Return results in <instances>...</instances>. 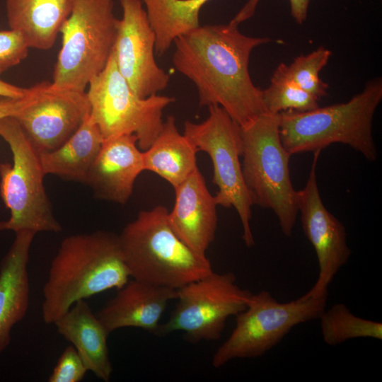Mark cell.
<instances>
[{
    "label": "cell",
    "mask_w": 382,
    "mask_h": 382,
    "mask_svg": "<svg viewBox=\"0 0 382 382\" xmlns=\"http://www.w3.org/2000/svg\"><path fill=\"white\" fill-rule=\"evenodd\" d=\"M177 291L176 306L156 335L182 331L185 339L193 343L218 340L227 319L245 310L252 295L236 284L231 272L213 271Z\"/></svg>",
    "instance_id": "cell-11"
},
{
    "label": "cell",
    "mask_w": 382,
    "mask_h": 382,
    "mask_svg": "<svg viewBox=\"0 0 382 382\" xmlns=\"http://www.w3.org/2000/svg\"><path fill=\"white\" fill-rule=\"evenodd\" d=\"M267 112L279 114L293 110L306 112L319 107L320 98L299 87L277 67L270 86L262 90Z\"/></svg>",
    "instance_id": "cell-25"
},
{
    "label": "cell",
    "mask_w": 382,
    "mask_h": 382,
    "mask_svg": "<svg viewBox=\"0 0 382 382\" xmlns=\"http://www.w3.org/2000/svg\"><path fill=\"white\" fill-rule=\"evenodd\" d=\"M241 168L253 204L275 214L290 236L299 212V192L292 185L289 158L279 135V113L265 112L241 126Z\"/></svg>",
    "instance_id": "cell-5"
},
{
    "label": "cell",
    "mask_w": 382,
    "mask_h": 382,
    "mask_svg": "<svg viewBox=\"0 0 382 382\" xmlns=\"http://www.w3.org/2000/svg\"><path fill=\"white\" fill-rule=\"evenodd\" d=\"M177 296V289L133 279L117 289L96 316L109 334L137 328L156 335L168 303Z\"/></svg>",
    "instance_id": "cell-16"
},
{
    "label": "cell",
    "mask_w": 382,
    "mask_h": 382,
    "mask_svg": "<svg viewBox=\"0 0 382 382\" xmlns=\"http://www.w3.org/2000/svg\"><path fill=\"white\" fill-rule=\"evenodd\" d=\"M320 152H313L308 180L298 191L303 233L315 250L319 266L317 280L307 292L315 297L328 296L330 284L352 253L344 225L326 209L319 192L316 166Z\"/></svg>",
    "instance_id": "cell-14"
},
{
    "label": "cell",
    "mask_w": 382,
    "mask_h": 382,
    "mask_svg": "<svg viewBox=\"0 0 382 382\" xmlns=\"http://www.w3.org/2000/svg\"><path fill=\"white\" fill-rule=\"evenodd\" d=\"M34 100L14 117L40 153L53 151L66 141L90 113L86 91L36 83Z\"/></svg>",
    "instance_id": "cell-13"
},
{
    "label": "cell",
    "mask_w": 382,
    "mask_h": 382,
    "mask_svg": "<svg viewBox=\"0 0 382 382\" xmlns=\"http://www.w3.org/2000/svg\"><path fill=\"white\" fill-rule=\"evenodd\" d=\"M28 92L29 88L20 87L0 79V97L19 98L26 96Z\"/></svg>",
    "instance_id": "cell-31"
},
{
    "label": "cell",
    "mask_w": 382,
    "mask_h": 382,
    "mask_svg": "<svg viewBox=\"0 0 382 382\" xmlns=\"http://www.w3.org/2000/svg\"><path fill=\"white\" fill-rule=\"evenodd\" d=\"M311 0H289L291 15L299 23L302 24L307 18L308 5ZM260 0H248L231 20L240 24L255 14Z\"/></svg>",
    "instance_id": "cell-29"
},
{
    "label": "cell",
    "mask_w": 382,
    "mask_h": 382,
    "mask_svg": "<svg viewBox=\"0 0 382 382\" xmlns=\"http://www.w3.org/2000/svg\"><path fill=\"white\" fill-rule=\"evenodd\" d=\"M54 325L75 347L88 370L99 379L109 381L112 373L107 344L109 333L88 302L76 301Z\"/></svg>",
    "instance_id": "cell-19"
},
{
    "label": "cell",
    "mask_w": 382,
    "mask_h": 382,
    "mask_svg": "<svg viewBox=\"0 0 382 382\" xmlns=\"http://www.w3.org/2000/svg\"><path fill=\"white\" fill-rule=\"evenodd\" d=\"M209 116L200 122L185 121L183 134L198 151L207 153L213 166V183L218 187L214 197L217 205L233 207L243 227L247 247L255 245L250 228L253 205L245 186L241 168V126L219 105H209Z\"/></svg>",
    "instance_id": "cell-10"
},
{
    "label": "cell",
    "mask_w": 382,
    "mask_h": 382,
    "mask_svg": "<svg viewBox=\"0 0 382 382\" xmlns=\"http://www.w3.org/2000/svg\"><path fill=\"white\" fill-rule=\"evenodd\" d=\"M117 22L113 0H74L72 10L60 30L62 47L52 83L85 91L109 59Z\"/></svg>",
    "instance_id": "cell-7"
},
{
    "label": "cell",
    "mask_w": 382,
    "mask_h": 382,
    "mask_svg": "<svg viewBox=\"0 0 382 382\" xmlns=\"http://www.w3.org/2000/svg\"><path fill=\"white\" fill-rule=\"evenodd\" d=\"M142 151L144 170L159 175L173 188L197 168L198 150L178 132L173 115L166 117L154 142Z\"/></svg>",
    "instance_id": "cell-21"
},
{
    "label": "cell",
    "mask_w": 382,
    "mask_h": 382,
    "mask_svg": "<svg viewBox=\"0 0 382 382\" xmlns=\"http://www.w3.org/2000/svg\"><path fill=\"white\" fill-rule=\"evenodd\" d=\"M168 214L160 205L141 211L117 239L130 277L178 289L213 270L206 255L195 253L175 234Z\"/></svg>",
    "instance_id": "cell-4"
},
{
    "label": "cell",
    "mask_w": 382,
    "mask_h": 382,
    "mask_svg": "<svg viewBox=\"0 0 382 382\" xmlns=\"http://www.w3.org/2000/svg\"><path fill=\"white\" fill-rule=\"evenodd\" d=\"M174 190L175 203L168 214L169 224L188 247L205 256L217 227L214 197L198 167Z\"/></svg>",
    "instance_id": "cell-15"
},
{
    "label": "cell",
    "mask_w": 382,
    "mask_h": 382,
    "mask_svg": "<svg viewBox=\"0 0 382 382\" xmlns=\"http://www.w3.org/2000/svg\"><path fill=\"white\" fill-rule=\"evenodd\" d=\"M37 94L36 84L29 88L26 96L19 98L0 97V120L8 117H14L23 108L32 102Z\"/></svg>",
    "instance_id": "cell-30"
},
{
    "label": "cell",
    "mask_w": 382,
    "mask_h": 382,
    "mask_svg": "<svg viewBox=\"0 0 382 382\" xmlns=\"http://www.w3.org/2000/svg\"><path fill=\"white\" fill-rule=\"evenodd\" d=\"M331 54L330 50L319 47L306 55L296 57L289 65L281 63L277 67L299 87L320 98L327 95L329 86L320 79L319 73Z\"/></svg>",
    "instance_id": "cell-26"
},
{
    "label": "cell",
    "mask_w": 382,
    "mask_h": 382,
    "mask_svg": "<svg viewBox=\"0 0 382 382\" xmlns=\"http://www.w3.org/2000/svg\"><path fill=\"white\" fill-rule=\"evenodd\" d=\"M73 4L74 0H6L8 23L30 48L47 50L54 45Z\"/></svg>",
    "instance_id": "cell-20"
},
{
    "label": "cell",
    "mask_w": 382,
    "mask_h": 382,
    "mask_svg": "<svg viewBox=\"0 0 382 382\" xmlns=\"http://www.w3.org/2000/svg\"><path fill=\"white\" fill-rule=\"evenodd\" d=\"M271 41L243 34L232 21L199 25L174 40L173 64L195 85L199 106L219 105L243 126L267 112L248 66L252 50Z\"/></svg>",
    "instance_id": "cell-1"
},
{
    "label": "cell",
    "mask_w": 382,
    "mask_h": 382,
    "mask_svg": "<svg viewBox=\"0 0 382 382\" xmlns=\"http://www.w3.org/2000/svg\"><path fill=\"white\" fill-rule=\"evenodd\" d=\"M29 48L18 31L0 30V74L25 59Z\"/></svg>",
    "instance_id": "cell-28"
},
{
    "label": "cell",
    "mask_w": 382,
    "mask_h": 382,
    "mask_svg": "<svg viewBox=\"0 0 382 382\" xmlns=\"http://www.w3.org/2000/svg\"><path fill=\"white\" fill-rule=\"evenodd\" d=\"M0 263V353L10 345L13 326L26 315L30 301L28 263L35 233L21 231Z\"/></svg>",
    "instance_id": "cell-18"
},
{
    "label": "cell",
    "mask_w": 382,
    "mask_h": 382,
    "mask_svg": "<svg viewBox=\"0 0 382 382\" xmlns=\"http://www.w3.org/2000/svg\"><path fill=\"white\" fill-rule=\"evenodd\" d=\"M328 296L306 293L280 303L265 290L252 294L245 310L236 316V326L212 357L219 368L236 359L256 358L275 347L296 325L319 319Z\"/></svg>",
    "instance_id": "cell-8"
},
{
    "label": "cell",
    "mask_w": 382,
    "mask_h": 382,
    "mask_svg": "<svg viewBox=\"0 0 382 382\" xmlns=\"http://www.w3.org/2000/svg\"><path fill=\"white\" fill-rule=\"evenodd\" d=\"M129 277L117 236L97 231L66 237L42 289L45 323L54 324L79 300L120 289Z\"/></svg>",
    "instance_id": "cell-2"
},
{
    "label": "cell",
    "mask_w": 382,
    "mask_h": 382,
    "mask_svg": "<svg viewBox=\"0 0 382 382\" xmlns=\"http://www.w3.org/2000/svg\"><path fill=\"white\" fill-rule=\"evenodd\" d=\"M103 141V137L89 113L62 146L51 151L40 153L45 175L86 183Z\"/></svg>",
    "instance_id": "cell-22"
},
{
    "label": "cell",
    "mask_w": 382,
    "mask_h": 382,
    "mask_svg": "<svg viewBox=\"0 0 382 382\" xmlns=\"http://www.w3.org/2000/svg\"><path fill=\"white\" fill-rule=\"evenodd\" d=\"M209 1L141 0L156 35V54L163 55L178 37L199 27V11Z\"/></svg>",
    "instance_id": "cell-23"
},
{
    "label": "cell",
    "mask_w": 382,
    "mask_h": 382,
    "mask_svg": "<svg viewBox=\"0 0 382 382\" xmlns=\"http://www.w3.org/2000/svg\"><path fill=\"white\" fill-rule=\"evenodd\" d=\"M144 170L143 151L137 137L124 134L104 140L86 183L98 197L123 204Z\"/></svg>",
    "instance_id": "cell-17"
},
{
    "label": "cell",
    "mask_w": 382,
    "mask_h": 382,
    "mask_svg": "<svg viewBox=\"0 0 382 382\" xmlns=\"http://www.w3.org/2000/svg\"><path fill=\"white\" fill-rule=\"evenodd\" d=\"M88 369L75 347L67 346L50 374L49 382H79L85 376Z\"/></svg>",
    "instance_id": "cell-27"
},
{
    "label": "cell",
    "mask_w": 382,
    "mask_h": 382,
    "mask_svg": "<svg viewBox=\"0 0 382 382\" xmlns=\"http://www.w3.org/2000/svg\"><path fill=\"white\" fill-rule=\"evenodd\" d=\"M88 87L90 116L104 140L134 134L141 151L154 142L163 124V110L175 101L173 97L157 94L144 98L138 96L119 71L113 51Z\"/></svg>",
    "instance_id": "cell-9"
},
{
    "label": "cell",
    "mask_w": 382,
    "mask_h": 382,
    "mask_svg": "<svg viewBox=\"0 0 382 382\" xmlns=\"http://www.w3.org/2000/svg\"><path fill=\"white\" fill-rule=\"evenodd\" d=\"M382 100V79L367 81L363 90L346 103L306 112L279 113L282 144L291 156L316 151L334 143L346 144L374 161L378 156L372 122Z\"/></svg>",
    "instance_id": "cell-3"
},
{
    "label": "cell",
    "mask_w": 382,
    "mask_h": 382,
    "mask_svg": "<svg viewBox=\"0 0 382 382\" xmlns=\"http://www.w3.org/2000/svg\"><path fill=\"white\" fill-rule=\"evenodd\" d=\"M122 16L118 19L112 49L119 71L140 98L166 88L170 76L154 57L156 35L141 0H119Z\"/></svg>",
    "instance_id": "cell-12"
},
{
    "label": "cell",
    "mask_w": 382,
    "mask_h": 382,
    "mask_svg": "<svg viewBox=\"0 0 382 382\" xmlns=\"http://www.w3.org/2000/svg\"><path fill=\"white\" fill-rule=\"evenodd\" d=\"M319 320L323 341L330 346L355 338L382 340L381 323L358 317L342 303L325 308Z\"/></svg>",
    "instance_id": "cell-24"
},
{
    "label": "cell",
    "mask_w": 382,
    "mask_h": 382,
    "mask_svg": "<svg viewBox=\"0 0 382 382\" xmlns=\"http://www.w3.org/2000/svg\"><path fill=\"white\" fill-rule=\"evenodd\" d=\"M0 137L13 159L12 164H0V194L11 213L0 221V231L60 232L45 189L40 152L13 116L0 120Z\"/></svg>",
    "instance_id": "cell-6"
}]
</instances>
